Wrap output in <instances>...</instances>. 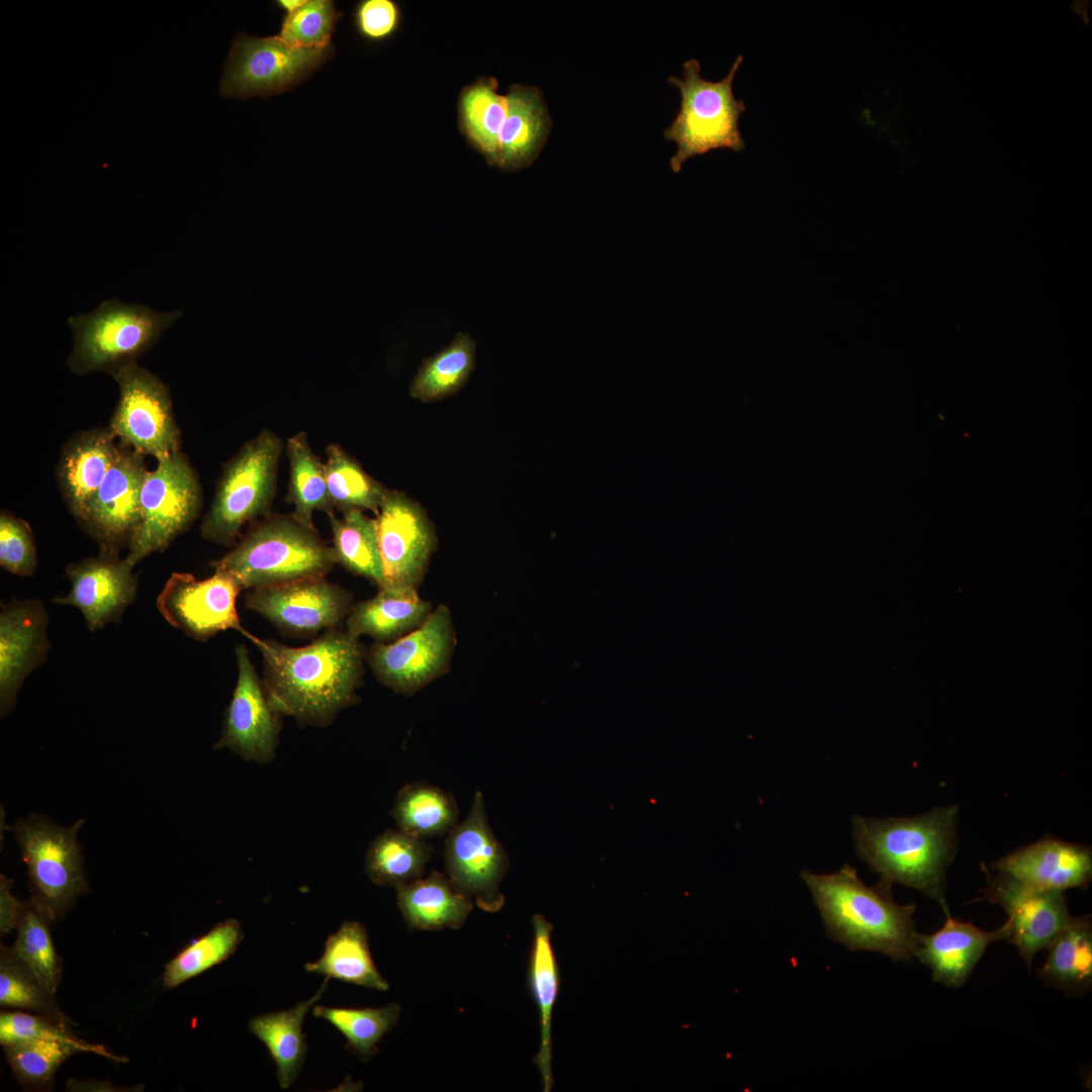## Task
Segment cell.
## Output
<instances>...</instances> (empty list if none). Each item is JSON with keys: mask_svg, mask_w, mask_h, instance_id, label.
<instances>
[{"mask_svg": "<svg viewBox=\"0 0 1092 1092\" xmlns=\"http://www.w3.org/2000/svg\"><path fill=\"white\" fill-rule=\"evenodd\" d=\"M247 638L262 653V682L277 714L322 727L354 703L365 653L359 640L346 631L330 629L301 647L252 634Z\"/></svg>", "mask_w": 1092, "mask_h": 1092, "instance_id": "1", "label": "cell"}, {"mask_svg": "<svg viewBox=\"0 0 1092 1092\" xmlns=\"http://www.w3.org/2000/svg\"><path fill=\"white\" fill-rule=\"evenodd\" d=\"M957 804L904 818L853 815L851 832L858 857L892 887L922 892L948 912L945 876L958 851Z\"/></svg>", "mask_w": 1092, "mask_h": 1092, "instance_id": "2", "label": "cell"}, {"mask_svg": "<svg viewBox=\"0 0 1092 1092\" xmlns=\"http://www.w3.org/2000/svg\"><path fill=\"white\" fill-rule=\"evenodd\" d=\"M822 917L826 935L850 950H872L911 961L918 943L915 904L900 905L892 887L864 885L845 863L833 874L800 873Z\"/></svg>", "mask_w": 1092, "mask_h": 1092, "instance_id": "3", "label": "cell"}, {"mask_svg": "<svg viewBox=\"0 0 1092 1092\" xmlns=\"http://www.w3.org/2000/svg\"><path fill=\"white\" fill-rule=\"evenodd\" d=\"M336 560L332 547L291 515H268L252 526L232 550L211 562L242 587L255 588L321 577Z\"/></svg>", "mask_w": 1092, "mask_h": 1092, "instance_id": "4", "label": "cell"}, {"mask_svg": "<svg viewBox=\"0 0 1092 1092\" xmlns=\"http://www.w3.org/2000/svg\"><path fill=\"white\" fill-rule=\"evenodd\" d=\"M743 57L738 56L728 74L713 82L701 75L698 60L685 62L682 78L668 77L680 94V106L673 121L663 131L665 139L675 142L676 153L670 158L671 170L676 173L693 156L716 149L740 152L745 142L739 129L740 114L745 111L743 100L733 94V80Z\"/></svg>", "mask_w": 1092, "mask_h": 1092, "instance_id": "5", "label": "cell"}, {"mask_svg": "<svg viewBox=\"0 0 1092 1092\" xmlns=\"http://www.w3.org/2000/svg\"><path fill=\"white\" fill-rule=\"evenodd\" d=\"M181 315L180 310L161 312L145 304L107 299L91 312L68 318L74 336L68 366L79 375L112 374L134 363Z\"/></svg>", "mask_w": 1092, "mask_h": 1092, "instance_id": "6", "label": "cell"}, {"mask_svg": "<svg viewBox=\"0 0 1092 1092\" xmlns=\"http://www.w3.org/2000/svg\"><path fill=\"white\" fill-rule=\"evenodd\" d=\"M282 451L281 438L264 429L228 462L200 526L206 541L232 546L247 523L269 515Z\"/></svg>", "mask_w": 1092, "mask_h": 1092, "instance_id": "7", "label": "cell"}, {"mask_svg": "<svg viewBox=\"0 0 1092 1092\" xmlns=\"http://www.w3.org/2000/svg\"><path fill=\"white\" fill-rule=\"evenodd\" d=\"M86 819L60 826L49 816L31 814L11 828L27 867L31 897L55 919L63 917L88 891L78 833Z\"/></svg>", "mask_w": 1092, "mask_h": 1092, "instance_id": "8", "label": "cell"}, {"mask_svg": "<svg viewBox=\"0 0 1092 1092\" xmlns=\"http://www.w3.org/2000/svg\"><path fill=\"white\" fill-rule=\"evenodd\" d=\"M202 505L198 478L180 451L147 472L141 492V522L126 558L135 565L164 551L197 518Z\"/></svg>", "mask_w": 1092, "mask_h": 1092, "instance_id": "9", "label": "cell"}, {"mask_svg": "<svg viewBox=\"0 0 1092 1092\" xmlns=\"http://www.w3.org/2000/svg\"><path fill=\"white\" fill-rule=\"evenodd\" d=\"M334 53L325 49H297L277 35L238 34L226 56L219 83L230 98L268 96L291 89L309 77Z\"/></svg>", "mask_w": 1092, "mask_h": 1092, "instance_id": "10", "label": "cell"}, {"mask_svg": "<svg viewBox=\"0 0 1092 1092\" xmlns=\"http://www.w3.org/2000/svg\"><path fill=\"white\" fill-rule=\"evenodd\" d=\"M111 375L119 396L109 429L120 444L158 461L179 452L180 431L166 384L136 362Z\"/></svg>", "mask_w": 1092, "mask_h": 1092, "instance_id": "11", "label": "cell"}, {"mask_svg": "<svg viewBox=\"0 0 1092 1092\" xmlns=\"http://www.w3.org/2000/svg\"><path fill=\"white\" fill-rule=\"evenodd\" d=\"M456 646L450 609L438 605L418 629L390 643H375L367 662L377 680L411 696L449 671Z\"/></svg>", "mask_w": 1092, "mask_h": 1092, "instance_id": "12", "label": "cell"}, {"mask_svg": "<svg viewBox=\"0 0 1092 1092\" xmlns=\"http://www.w3.org/2000/svg\"><path fill=\"white\" fill-rule=\"evenodd\" d=\"M444 859L453 886L478 908L489 913L503 908L505 896L499 885L510 861L490 828L481 792L475 793L466 818L447 834Z\"/></svg>", "mask_w": 1092, "mask_h": 1092, "instance_id": "13", "label": "cell"}, {"mask_svg": "<svg viewBox=\"0 0 1092 1092\" xmlns=\"http://www.w3.org/2000/svg\"><path fill=\"white\" fill-rule=\"evenodd\" d=\"M986 887L981 900L1000 906L1007 915L1008 942L1030 969L1034 956L1046 948L1070 918L1063 891L1040 890L981 863Z\"/></svg>", "mask_w": 1092, "mask_h": 1092, "instance_id": "14", "label": "cell"}, {"mask_svg": "<svg viewBox=\"0 0 1092 1092\" xmlns=\"http://www.w3.org/2000/svg\"><path fill=\"white\" fill-rule=\"evenodd\" d=\"M242 590L228 573L214 569L204 579L190 573L174 572L157 598L164 619L187 636L207 641L221 631L236 630L248 637L241 624L236 601Z\"/></svg>", "mask_w": 1092, "mask_h": 1092, "instance_id": "15", "label": "cell"}, {"mask_svg": "<svg viewBox=\"0 0 1092 1092\" xmlns=\"http://www.w3.org/2000/svg\"><path fill=\"white\" fill-rule=\"evenodd\" d=\"M352 595L325 576L255 587L245 606L282 632L310 635L335 629L352 608Z\"/></svg>", "mask_w": 1092, "mask_h": 1092, "instance_id": "16", "label": "cell"}, {"mask_svg": "<svg viewBox=\"0 0 1092 1092\" xmlns=\"http://www.w3.org/2000/svg\"><path fill=\"white\" fill-rule=\"evenodd\" d=\"M119 455L99 488L77 519L100 546L119 555L129 546L141 522V492L148 472L144 455L119 444Z\"/></svg>", "mask_w": 1092, "mask_h": 1092, "instance_id": "17", "label": "cell"}, {"mask_svg": "<svg viewBox=\"0 0 1092 1092\" xmlns=\"http://www.w3.org/2000/svg\"><path fill=\"white\" fill-rule=\"evenodd\" d=\"M375 519L386 586L418 590L437 543L427 514L403 492L389 490Z\"/></svg>", "mask_w": 1092, "mask_h": 1092, "instance_id": "18", "label": "cell"}, {"mask_svg": "<svg viewBox=\"0 0 1092 1092\" xmlns=\"http://www.w3.org/2000/svg\"><path fill=\"white\" fill-rule=\"evenodd\" d=\"M238 678L214 749L228 748L244 760L268 763L278 743L279 714L271 707L245 644L237 645Z\"/></svg>", "mask_w": 1092, "mask_h": 1092, "instance_id": "19", "label": "cell"}, {"mask_svg": "<svg viewBox=\"0 0 1092 1092\" xmlns=\"http://www.w3.org/2000/svg\"><path fill=\"white\" fill-rule=\"evenodd\" d=\"M49 613L39 599H11L0 609V714L11 712L25 678L47 659Z\"/></svg>", "mask_w": 1092, "mask_h": 1092, "instance_id": "20", "label": "cell"}, {"mask_svg": "<svg viewBox=\"0 0 1092 1092\" xmlns=\"http://www.w3.org/2000/svg\"><path fill=\"white\" fill-rule=\"evenodd\" d=\"M133 564L119 555L101 553L70 563L66 575L72 587L64 597H56L54 603L70 605L79 609L91 632L106 624L120 622L126 608L134 602L138 594V575Z\"/></svg>", "mask_w": 1092, "mask_h": 1092, "instance_id": "21", "label": "cell"}, {"mask_svg": "<svg viewBox=\"0 0 1092 1092\" xmlns=\"http://www.w3.org/2000/svg\"><path fill=\"white\" fill-rule=\"evenodd\" d=\"M992 870L1004 872L1040 890L1086 889L1092 879V850L1045 835L1000 857Z\"/></svg>", "mask_w": 1092, "mask_h": 1092, "instance_id": "22", "label": "cell"}, {"mask_svg": "<svg viewBox=\"0 0 1092 1092\" xmlns=\"http://www.w3.org/2000/svg\"><path fill=\"white\" fill-rule=\"evenodd\" d=\"M944 924L931 934L918 933L914 957L926 965L932 979L947 987L958 988L966 983L988 945L1008 940L1006 922L992 931H985L972 922H962L945 913Z\"/></svg>", "mask_w": 1092, "mask_h": 1092, "instance_id": "23", "label": "cell"}, {"mask_svg": "<svg viewBox=\"0 0 1092 1092\" xmlns=\"http://www.w3.org/2000/svg\"><path fill=\"white\" fill-rule=\"evenodd\" d=\"M110 429L81 432L64 446L57 478L69 510L78 519L116 461L120 445Z\"/></svg>", "mask_w": 1092, "mask_h": 1092, "instance_id": "24", "label": "cell"}, {"mask_svg": "<svg viewBox=\"0 0 1092 1092\" xmlns=\"http://www.w3.org/2000/svg\"><path fill=\"white\" fill-rule=\"evenodd\" d=\"M508 113L497 139L494 167L506 171L530 166L549 135L552 121L537 87L513 84L506 94Z\"/></svg>", "mask_w": 1092, "mask_h": 1092, "instance_id": "25", "label": "cell"}, {"mask_svg": "<svg viewBox=\"0 0 1092 1092\" xmlns=\"http://www.w3.org/2000/svg\"><path fill=\"white\" fill-rule=\"evenodd\" d=\"M429 601L418 590L385 586L352 606L346 618V632L354 638L366 635L375 643H390L422 626L433 612Z\"/></svg>", "mask_w": 1092, "mask_h": 1092, "instance_id": "26", "label": "cell"}, {"mask_svg": "<svg viewBox=\"0 0 1092 1092\" xmlns=\"http://www.w3.org/2000/svg\"><path fill=\"white\" fill-rule=\"evenodd\" d=\"M395 889L398 909L413 930L460 928L473 909V901L435 871Z\"/></svg>", "mask_w": 1092, "mask_h": 1092, "instance_id": "27", "label": "cell"}, {"mask_svg": "<svg viewBox=\"0 0 1092 1092\" xmlns=\"http://www.w3.org/2000/svg\"><path fill=\"white\" fill-rule=\"evenodd\" d=\"M534 939L529 964V987L540 1015V1048L533 1063L538 1067L544 1092L553 1086L551 1069L552 1011L559 991V969L551 944L553 925L543 915L532 918Z\"/></svg>", "mask_w": 1092, "mask_h": 1092, "instance_id": "28", "label": "cell"}, {"mask_svg": "<svg viewBox=\"0 0 1092 1092\" xmlns=\"http://www.w3.org/2000/svg\"><path fill=\"white\" fill-rule=\"evenodd\" d=\"M329 978L317 992L294 1007L264 1013L253 1017L248 1022L250 1031L268 1049L277 1067V1078L282 1089L289 1088L296 1080L307 1053L302 1023L307 1011L322 997L327 989Z\"/></svg>", "mask_w": 1092, "mask_h": 1092, "instance_id": "29", "label": "cell"}, {"mask_svg": "<svg viewBox=\"0 0 1092 1092\" xmlns=\"http://www.w3.org/2000/svg\"><path fill=\"white\" fill-rule=\"evenodd\" d=\"M304 970L378 991L389 988L372 960L366 928L357 921L343 922L327 938L322 957Z\"/></svg>", "mask_w": 1092, "mask_h": 1092, "instance_id": "30", "label": "cell"}, {"mask_svg": "<svg viewBox=\"0 0 1092 1092\" xmlns=\"http://www.w3.org/2000/svg\"><path fill=\"white\" fill-rule=\"evenodd\" d=\"M1049 953L1038 971L1040 980L1071 994H1085L1092 987V923L1090 915L1070 916L1046 947Z\"/></svg>", "mask_w": 1092, "mask_h": 1092, "instance_id": "31", "label": "cell"}, {"mask_svg": "<svg viewBox=\"0 0 1092 1092\" xmlns=\"http://www.w3.org/2000/svg\"><path fill=\"white\" fill-rule=\"evenodd\" d=\"M493 77H480L460 92L458 126L468 144L489 166L497 156V139L508 113L507 95L498 93Z\"/></svg>", "mask_w": 1092, "mask_h": 1092, "instance_id": "32", "label": "cell"}, {"mask_svg": "<svg viewBox=\"0 0 1092 1092\" xmlns=\"http://www.w3.org/2000/svg\"><path fill=\"white\" fill-rule=\"evenodd\" d=\"M433 847L399 828L377 835L365 854V873L378 886L397 887L423 877Z\"/></svg>", "mask_w": 1092, "mask_h": 1092, "instance_id": "33", "label": "cell"}, {"mask_svg": "<svg viewBox=\"0 0 1092 1092\" xmlns=\"http://www.w3.org/2000/svg\"><path fill=\"white\" fill-rule=\"evenodd\" d=\"M475 353L476 342L470 334L458 332L446 347L422 361L410 395L428 403L456 394L475 368Z\"/></svg>", "mask_w": 1092, "mask_h": 1092, "instance_id": "34", "label": "cell"}, {"mask_svg": "<svg viewBox=\"0 0 1092 1092\" xmlns=\"http://www.w3.org/2000/svg\"><path fill=\"white\" fill-rule=\"evenodd\" d=\"M342 514L341 519L336 518L334 513L328 515L336 563L369 579L378 588L386 586L376 519L367 517L360 510H349Z\"/></svg>", "mask_w": 1092, "mask_h": 1092, "instance_id": "35", "label": "cell"}, {"mask_svg": "<svg viewBox=\"0 0 1092 1092\" xmlns=\"http://www.w3.org/2000/svg\"><path fill=\"white\" fill-rule=\"evenodd\" d=\"M390 813L397 828L426 840L447 835L458 824L454 797L424 782L403 786Z\"/></svg>", "mask_w": 1092, "mask_h": 1092, "instance_id": "36", "label": "cell"}, {"mask_svg": "<svg viewBox=\"0 0 1092 1092\" xmlns=\"http://www.w3.org/2000/svg\"><path fill=\"white\" fill-rule=\"evenodd\" d=\"M289 460V481L286 500L293 506L291 516L301 524L315 529L313 513H334L325 465L313 453L305 432L290 437L286 444Z\"/></svg>", "mask_w": 1092, "mask_h": 1092, "instance_id": "37", "label": "cell"}, {"mask_svg": "<svg viewBox=\"0 0 1092 1092\" xmlns=\"http://www.w3.org/2000/svg\"><path fill=\"white\" fill-rule=\"evenodd\" d=\"M52 912L32 897L22 902L17 937L11 946L41 983L56 993L62 980V960L51 934Z\"/></svg>", "mask_w": 1092, "mask_h": 1092, "instance_id": "38", "label": "cell"}, {"mask_svg": "<svg viewBox=\"0 0 1092 1092\" xmlns=\"http://www.w3.org/2000/svg\"><path fill=\"white\" fill-rule=\"evenodd\" d=\"M325 472L334 509L378 515L389 489L369 475L339 444L326 448Z\"/></svg>", "mask_w": 1092, "mask_h": 1092, "instance_id": "39", "label": "cell"}, {"mask_svg": "<svg viewBox=\"0 0 1092 1092\" xmlns=\"http://www.w3.org/2000/svg\"><path fill=\"white\" fill-rule=\"evenodd\" d=\"M240 922L228 918L181 949L164 968L162 984L175 988L224 962L244 939Z\"/></svg>", "mask_w": 1092, "mask_h": 1092, "instance_id": "40", "label": "cell"}, {"mask_svg": "<svg viewBox=\"0 0 1092 1092\" xmlns=\"http://www.w3.org/2000/svg\"><path fill=\"white\" fill-rule=\"evenodd\" d=\"M0 1005L30 1011L65 1024L72 1020L60 1008L55 993L46 987L12 947L0 946Z\"/></svg>", "mask_w": 1092, "mask_h": 1092, "instance_id": "41", "label": "cell"}, {"mask_svg": "<svg viewBox=\"0 0 1092 1092\" xmlns=\"http://www.w3.org/2000/svg\"><path fill=\"white\" fill-rule=\"evenodd\" d=\"M400 1006L388 1003L378 1008L314 1006L312 1014L334 1025L347 1039L345 1048L364 1062L377 1052V1043L396 1024Z\"/></svg>", "mask_w": 1092, "mask_h": 1092, "instance_id": "42", "label": "cell"}, {"mask_svg": "<svg viewBox=\"0 0 1092 1092\" xmlns=\"http://www.w3.org/2000/svg\"><path fill=\"white\" fill-rule=\"evenodd\" d=\"M14 1076L29 1087H48L61 1065L79 1053L71 1045L47 1039H21L3 1044Z\"/></svg>", "mask_w": 1092, "mask_h": 1092, "instance_id": "43", "label": "cell"}, {"mask_svg": "<svg viewBox=\"0 0 1092 1092\" xmlns=\"http://www.w3.org/2000/svg\"><path fill=\"white\" fill-rule=\"evenodd\" d=\"M30 1038L59 1041L73 1046L79 1053H94L117 1063L128 1062L127 1058L110 1053L102 1044L90 1043L75 1036L69 1029V1024L22 1010L1 1011L0 1042L2 1045L11 1041Z\"/></svg>", "mask_w": 1092, "mask_h": 1092, "instance_id": "44", "label": "cell"}, {"mask_svg": "<svg viewBox=\"0 0 1092 1092\" xmlns=\"http://www.w3.org/2000/svg\"><path fill=\"white\" fill-rule=\"evenodd\" d=\"M341 16L333 1L306 0L301 7L284 15L277 36L292 48H329Z\"/></svg>", "mask_w": 1092, "mask_h": 1092, "instance_id": "45", "label": "cell"}, {"mask_svg": "<svg viewBox=\"0 0 1092 1092\" xmlns=\"http://www.w3.org/2000/svg\"><path fill=\"white\" fill-rule=\"evenodd\" d=\"M0 565L19 576L32 575L37 566L36 547L29 525L6 511L0 515Z\"/></svg>", "mask_w": 1092, "mask_h": 1092, "instance_id": "46", "label": "cell"}, {"mask_svg": "<svg viewBox=\"0 0 1092 1092\" xmlns=\"http://www.w3.org/2000/svg\"><path fill=\"white\" fill-rule=\"evenodd\" d=\"M354 27L365 40L384 42L398 31L402 12L393 0H362L354 10Z\"/></svg>", "mask_w": 1092, "mask_h": 1092, "instance_id": "47", "label": "cell"}, {"mask_svg": "<svg viewBox=\"0 0 1092 1092\" xmlns=\"http://www.w3.org/2000/svg\"><path fill=\"white\" fill-rule=\"evenodd\" d=\"M13 880L5 875H0V933L1 936L9 934L16 929L20 902L12 893Z\"/></svg>", "mask_w": 1092, "mask_h": 1092, "instance_id": "48", "label": "cell"}, {"mask_svg": "<svg viewBox=\"0 0 1092 1092\" xmlns=\"http://www.w3.org/2000/svg\"><path fill=\"white\" fill-rule=\"evenodd\" d=\"M66 1090L67 1091H77V1092H92V1091L93 1092H100V1091L101 1092H119V1091H132L134 1089H124V1088L120 1089L119 1087H116V1086L112 1085L111 1082H109V1081H99V1080L78 1081V1080L70 1079V1080L67 1081Z\"/></svg>", "mask_w": 1092, "mask_h": 1092, "instance_id": "49", "label": "cell"}, {"mask_svg": "<svg viewBox=\"0 0 1092 1092\" xmlns=\"http://www.w3.org/2000/svg\"><path fill=\"white\" fill-rule=\"evenodd\" d=\"M305 2L306 0H278L275 3L285 14H288L301 7Z\"/></svg>", "mask_w": 1092, "mask_h": 1092, "instance_id": "50", "label": "cell"}]
</instances>
